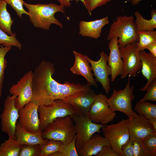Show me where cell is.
Here are the masks:
<instances>
[{
	"label": "cell",
	"instance_id": "74e56055",
	"mask_svg": "<svg viewBox=\"0 0 156 156\" xmlns=\"http://www.w3.org/2000/svg\"><path fill=\"white\" fill-rule=\"evenodd\" d=\"M120 156H134L133 141L130 139L122 146Z\"/></svg>",
	"mask_w": 156,
	"mask_h": 156
},
{
	"label": "cell",
	"instance_id": "4fadbf2b",
	"mask_svg": "<svg viewBox=\"0 0 156 156\" xmlns=\"http://www.w3.org/2000/svg\"><path fill=\"white\" fill-rule=\"evenodd\" d=\"M99 54L100 58L97 61L92 60L86 55L85 56L91 65L96 81L100 83L105 93L108 94L111 88L109 76L111 75V68L107 64L108 55L104 51Z\"/></svg>",
	"mask_w": 156,
	"mask_h": 156
},
{
	"label": "cell",
	"instance_id": "cb8c5ba5",
	"mask_svg": "<svg viewBox=\"0 0 156 156\" xmlns=\"http://www.w3.org/2000/svg\"><path fill=\"white\" fill-rule=\"evenodd\" d=\"M7 3L5 0H0V29L9 35L13 33L11 26L14 23L10 14L7 9Z\"/></svg>",
	"mask_w": 156,
	"mask_h": 156
},
{
	"label": "cell",
	"instance_id": "83f0119b",
	"mask_svg": "<svg viewBox=\"0 0 156 156\" xmlns=\"http://www.w3.org/2000/svg\"><path fill=\"white\" fill-rule=\"evenodd\" d=\"M77 135L76 134L72 141L67 144L62 143L58 150L50 156H78L76 146Z\"/></svg>",
	"mask_w": 156,
	"mask_h": 156
},
{
	"label": "cell",
	"instance_id": "44dd1931",
	"mask_svg": "<svg viewBox=\"0 0 156 156\" xmlns=\"http://www.w3.org/2000/svg\"><path fill=\"white\" fill-rule=\"evenodd\" d=\"M105 145H110L106 138L93 134L81 147L78 153L79 156H95Z\"/></svg>",
	"mask_w": 156,
	"mask_h": 156
},
{
	"label": "cell",
	"instance_id": "836d02e7",
	"mask_svg": "<svg viewBox=\"0 0 156 156\" xmlns=\"http://www.w3.org/2000/svg\"><path fill=\"white\" fill-rule=\"evenodd\" d=\"M7 4H9L11 8L16 13L17 15L20 18H22L23 14L29 16L28 12L24 9L23 0H5Z\"/></svg>",
	"mask_w": 156,
	"mask_h": 156
},
{
	"label": "cell",
	"instance_id": "3957f363",
	"mask_svg": "<svg viewBox=\"0 0 156 156\" xmlns=\"http://www.w3.org/2000/svg\"><path fill=\"white\" fill-rule=\"evenodd\" d=\"M116 37L118 38L119 48L138 41L139 36L133 16L116 17V20L110 26L107 39L110 40Z\"/></svg>",
	"mask_w": 156,
	"mask_h": 156
},
{
	"label": "cell",
	"instance_id": "e575fe53",
	"mask_svg": "<svg viewBox=\"0 0 156 156\" xmlns=\"http://www.w3.org/2000/svg\"><path fill=\"white\" fill-rule=\"evenodd\" d=\"M112 0H84L83 3L88 13L91 15L92 12L98 7L102 6Z\"/></svg>",
	"mask_w": 156,
	"mask_h": 156
},
{
	"label": "cell",
	"instance_id": "7bdbcfd3",
	"mask_svg": "<svg viewBox=\"0 0 156 156\" xmlns=\"http://www.w3.org/2000/svg\"><path fill=\"white\" fill-rule=\"evenodd\" d=\"M143 0H131L130 1L132 5H136Z\"/></svg>",
	"mask_w": 156,
	"mask_h": 156
},
{
	"label": "cell",
	"instance_id": "9c48e42d",
	"mask_svg": "<svg viewBox=\"0 0 156 156\" xmlns=\"http://www.w3.org/2000/svg\"><path fill=\"white\" fill-rule=\"evenodd\" d=\"M121 57L123 62V68L121 78L127 76L135 77L141 68V62L138 50L135 42L120 48Z\"/></svg>",
	"mask_w": 156,
	"mask_h": 156
},
{
	"label": "cell",
	"instance_id": "7c38bea8",
	"mask_svg": "<svg viewBox=\"0 0 156 156\" xmlns=\"http://www.w3.org/2000/svg\"><path fill=\"white\" fill-rule=\"evenodd\" d=\"M16 96H8L5 100L3 111L0 117L1 130L9 137L15 138V133L19 118V109L15 106L14 102Z\"/></svg>",
	"mask_w": 156,
	"mask_h": 156
},
{
	"label": "cell",
	"instance_id": "4316f807",
	"mask_svg": "<svg viewBox=\"0 0 156 156\" xmlns=\"http://www.w3.org/2000/svg\"><path fill=\"white\" fill-rule=\"evenodd\" d=\"M139 40L136 42L137 46L139 51L145 50L146 47L152 43L156 42V31L151 30L138 32Z\"/></svg>",
	"mask_w": 156,
	"mask_h": 156
},
{
	"label": "cell",
	"instance_id": "4dcf8cb0",
	"mask_svg": "<svg viewBox=\"0 0 156 156\" xmlns=\"http://www.w3.org/2000/svg\"><path fill=\"white\" fill-rule=\"evenodd\" d=\"M0 44L5 47H15L19 50L21 49L22 45L16 39L15 33L12 36L8 35L0 29Z\"/></svg>",
	"mask_w": 156,
	"mask_h": 156
},
{
	"label": "cell",
	"instance_id": "b9f144b4",
	"mask_svg": "<svg viewBox=\"0 0 156 156\" xmlns=\"http://www.w3.org/2000/svg\"><path fill=\"white\" fill-rule=\"evenodd\" d=\"M148 120L150 123L156 130V118H152Z\"/></svg>",
	"mask_w": 156,
	"mask_h": 156
},
{
	"label": "cell",
	"instance_id": "603a6c76",
	"mask_svg": "<svg viewBox=\"0 0 156 156\" xmlns=\"http://www.w3.org/2000/svg\"><path fill=\"white\" fill-rule=\"evenodd\" d=\"M151 18L148 20L144 18L138 10L134 13L135 19L134 21L137 31L153 30L156 28V10L152 9L151 11Z\"/></svg>",
	"mask_w": 156,
	"mask_h": 156
},
{
	"label": "cell",
	"instance_id": "ba28073f",
	"mask_svg": "<svg viewBox=\"0 0 156 156\" xmlns=\"http://www.w3.org/2000/svg\"><path fill=\"white\" fill-rule=\"evenodd\" d=\"M71 117L75 125L77 135L76 146L78 153L84 143L95 133H100L101 129L106 125L95 123L86 115L79 116L75 114Z\"/></svg>",
	"mask_w": 156,
	"mask_h": 156
},
{
	"label": "cell",
	"instance_id": "f35d334b",
	"mask_svg": "<svg viewBox=\"0 0 156 156\" xmlns=\"http://www.w3.org/2000/svg\"><path fill=\"white\" fill-rule=\"evenodd\" d=\"M95 156H119L110 145L104 146Z\"/></svg>",
	"mask_w": 156,
	"mask_h": 156
},
{
	"label": "cell",
	"instance_id": "ffe728a7",
	"mask_svg": "<svg viewBox=\"0 0 156 156\" xmlns=\"http://www.w3.org/2000/svg\"><path fill=\"white\" fill-rule=\"evenodd\" d=\"M109 22L107 16L91 21H81L79 34L83 37L98 39L101 36L103 27Z\"/></svg>",
	"mask_w": 156,
	"mask_h": 156
},
{
	"label": "cell",
	"instance_id": "9a60e30c",
	"mask_svg": "<svg viewBox=\"0 0 156 156\" xmlns=\"http://www.w3.org/2000/svg\"><path fill=\"white\" fill-rule=\"evenodd\" d=\"M129 119V139L132 140H142L148 135L156 133V130L144 116L138 115Z\"/></svg>",
	"mask_w": 156,
	"mask_h": 156
},
{
	"label": "cell",
	"instance_id": "5b68a950",
	"mask_svg": "<svg viewBox=\"0 0 156 156\" xmlns=\"http://www.w3.org/2000/svg\"><path fill=\"white\" fill-rule=\"evenodd\" d=\"M38 111L42 132L47 126L56 119L76 114L72 106L61 99L55 100L48 105H39Z\"/></svg>",
	"mask_w": 156,
	"mask_h": 156
},
{
	"label": "cell",
	"instance_id": "60d3db41",
	"mask_svg": "<svg viewBox=\"0 0 156 156\" xmlns=\"http://www.w3.org/2000/svg\"><path fill=\"white\" fill-rule=\"evenodd\" d=\"M60 3V5L64 7H69L71 6V3L70 2L73 0H57ZM76 1H80L83 3H84V0H75Z\"/></svg>",
	"mask_w": 156,
	"mask_h": 156
},
{
	"label": "cell",
	"instance_id": "f546056e",
	"mask_svg": "<svg viewBox=\"0 0 156 156\" xmlns=\"http://www.w3.org/2000/svg\"><path fill=\"white\" fill-rule=\"evenodd\" d=\"M11 49V47H5L2 45L0 46V97L2 96L4 72L7 66V61L5 56Z\"/></svg>",
	"mask_w": 156,
	"mask_h": 156
},
{
	"label": "cell",
	"instance_id": "6da1fadb",
	"mask_svg": "<svg viewBox=\"0 0 156 156\" xmlns=\"http://www.w3.org/2000/svg\"><path fill=\"white\" fill-rule=\"evenodd\" d=\"M55 70L53 63L44 60L36 68L33 73V103L38 105H48L55 100H64L72 95L68 81L61 84L53 78Z\"/></svg>",
	"mask_w": 156,
	"mask_h": 156
},
{
	"label": "cell",
	"instance_id": "f1b7e54d",
	"mask_svg": "<svg viewBox=\"0 0 156 156\" xmlns=\"http://www.w3.org/2000/svg\"><path fill=\"white\" fill-rule=\"evenodd\" d=\"M47 142L40 145L41 151L40 156H50L59 149L62 142L53 139L47 140Z\"/></svg>",
	"mask_w": 156,
	"mask_h": 156
},
{
	"label": "cell",
	"instance_id": "d4e9b609",
	"mask_svg": "<svg viewBox=\"0 0 156 156\" xmlns=\"http://www.w3.org/2000/svg\"><path fill=\"white\" fill-rule=\"evenodd\" d=\"M21 147L16 138L9 137L0 146V156H19Z\"/></svg>",
	"mask_w": 156,
	"mask_h": 156
},
{
	"label": "cell",
	"instance_id": "7402d4cb",
	"mask_svg": "<svg viewBox=\"0 0 156 156\" xmlns=\"http://www.w3.org/2000/svg\"><path fill=\"white\" fill-rule=\"evenodd\" d=\"M16 139L21 145L42 144L46 143L47 140L44 139L40 131L36 133L29 132L17 122L15 133Z\"/></svg>",
	"mask_w": 156,
	"mask_h": 156
},
{
	"label": "cell",
	"instance_id": "ab89813d",
	"mask_svg": "<svg viewBox=\"0 0 156 156\" xmlns=\"http://www.w3.org/2000/svg\"><path fill=\"white\" fill-rule=\"evenodd\" d=\"M145 49H148L151 54L156 57V42L152 43L147 46Z\"/></svg>",
	"mask_w": 156,
	"mask_h": 156
},
{
	"label": "cell",
	"instance_id": "d6986e66",
	"mask_svg": "<svg viewBox=\"0 0 156 156\" xmlns=\"http://www.w3.org/2000/svg\"><path fill=\"white\" fill-rule=\"evenodd\" d=\"M139 55L141 62V71L147 80L145 85L140 89L142 92L146 91L152 81L156 79V57L144 50L139 51Z\"/></svg>",
	"mask_w": 156,
	"mask_h": 156
},
{
	"label": "cell",
	"instance_id": "5bb4252c",
	"mask_svg": "<svg viewBox=\"0 0 156 156\" xmlns=\"http://www.w3.org/2000/svg\"><path fill=\"white\" fill-rule=\"evenodd\" d=\"M39 105L30 101L19 110L18 123L27 131L36 133L40 130L38 111Z\"/></svg>",
	"mask_w": 156,
	"mask_h": 156
},
{
	"label": "cell",
	"instance_id": "484cf974",
	"mask_svg": "<svg viewBox=\"0 0 156 156\" xmlns=\"http://www.w3.org/2000/svg\"><path fill=\"white\" fill-rule=\"evenodd\" d=\"M134 110L138 115L144 116L148 119L156 118V104L148 101L137 102L135 106Z\"/></svg>",
	"mask_w": 156,
	"mask_h": 156
},
{
	"label": "cell",
	"instance_id": "d590c367",
	"mask_svg": "<svg viewBox=\"0 0 156 156\" xmlns=\"http://www.w3.org/2000/svg\"><path fill=\"white\" fill-rule=\"evenodd\" d=\"M133 141L134 148V156H151L145 148L142 140Z\"/></svg>",
	"mask_w": 156,
	"mask_h": 156
},
{
	"label": "cell",
	"instance_id": "8fae6325",
	"mask_svg": "<svg viewBox=\"0 0 156 156\" xmlns=\"http://www.w3.org/2000/svg\"><path fill=\"white\" fill-rule=\"evenodd\" d=\"M107 96L100 93L91 106L87 116L93 122L102 125H106L112 121L116 117L115 112L112 110L107 103Z\"/></svg>",
	"mask_w": 156,
	"mask_h": 156
},
{
	"label": "cell",
	"instance_id": "8d00e7d4",
	"mask_svg": "<svg viewBox=\"0 0 156 156\" xmlns=\"http://www.w3.org/2000/svg\"><path fill=\"white\" fill-rule=\"evenodd\" d=\"M146 92L140 101H156V79L151 83L147 89Z\"/></svg>",
	"mask_w": 156,
	"mask_h": 156
},
{
	"label": "cell",
	"instance_id": "e0dca14e",
	"mask_svg": "<svg viewBox=\"0 0 156 156\" xmlns=\"http://www.w3.org/2000/svg\"><path fill=\"white\" fill-rule=\"evenodd\" d=\"M118 37H114L109 41L108 49L110 53L108 56V65L111 69V81H114L119 75H121L123 68V62L121 57L118 42Z\"/></svg>",
	"mask_w": 156,
	"mask_h": 156
},
{
	"label": "cell",
	"instance_id": "ac0fdd59",
	"mask_svg": "<svg viewBox=\"0 0 156 156\" xmlns=\"http://www.w3.org/2000/svg\"><path fill=\"white\" fill-rule=\"evenodd\" d=\"M73 53L74 55L75 61L70 70L73 74L83 77L86 80L87 85L97 87L96 82L93 77L91 66L86 58V55L76 51H73Z\"/></svg>",
	"mask_w": 156,
	"mask_h": 156
},
{
	"label": "cell",
	"instance_id": "1f68e13d",
	"mask_svg": "<svg viewBox=\"0 0 156 156\" xmlns=\"http://www.w3.org/2000/svg\"><path fill=\"white\" fill-rule=\"evenodd\" d=\"M41 151L39 144H23L19 156H40Z\"/></svg>",
	"mask_w": 156,
	"mask_h": 156
},
{
	"label": "cell",
	"instance_id": "52a82bcc",
	"mask_svg": "<svg viewBox=\"0 0 156 156\" xmlns=\"http://www.w3.org/2000/svg\"><path fill=\"white\" fill-rule=\"evenodd\" d=\"M129 118L122 119L116 124L107 125L102 128L104 136L119 156L121 154L122 146L130 138L128 130Z\"/></svg>",
	"mask_w": 156,
	"mask_h": 156
},
{
	"label": "cell",
	"instance_id": "d6a6232c",
	"mask_svg": "<svg viewBox=\"0 0 156 156\" xmlns=\"http://www.w3.org/2000/svg\"><path fill=\"white\" fill-rule=\"evenodd\" d=\"M144 144L151 156L156 155V133L148 135L142 139Z\"/></svg>",
	"mask_w": 156,
	"mask_h": 156
},
{
	"label": "cell",
	"instance_id": "7a4b0ae2",
	"mask_svg": "<svg viewBox=\"0 0 156 156\" xmlns=\"http://www.w3.org/2000/svg\"><path fill=\"white\" fill-rule=\"evenodd\" d=\"M23 5L28 10L30 20L35 27L48 30L51 24H53L63 28L62 24L54 15L57 12L64 14L63 6L52 3L32 4L24 2Z\"/></svg>",
	"mask_w": 156,
	"mask_h": 156
},
{
	"label": "cell",
	"instance_id": "277c9868",
	"mask_svg": "<svg viewBox=\"0 0 156 156\" xmlns=\"http://www.w3.org/2000/svg\"><path fill=\"white\" fill-rule=\"evenodd\" d=\"M76 134L74 123L69 116L56 119L42 132L44 139L59 140L64 144L71 142Z\"/></svg>",
	"mask_w": 156,
	"mask_h": 156
},
{
	"label": "cell",
	"instance_id": "30bf717a",
	"mask_svg": "<svg viewBox=\"0 0 156 156\" xmlns=\"http://www.w3.org/2000/svg\"><path fill=\"white\" fill-rule=\"evenodd\" d=\"M33 72L26 73L16 84L12 85L9 90L10 94L16 96L14 105L19 110L32 101L33 92Z\"/></svg>",
	"mask_w": 156,
	"mask_h": 156
},
{
	"label": "cell",
	"instance_id": "2e32d148",
	"mask_svg": "<svg viewBox=\"0 0 156 156\" xmlns=\"http://www.w3.org/2000/svg\"><path fill=\"white\" fill-rule=\"evenodd\" d=\"M91 89L63 100L70 104L75 113L79 116L86 115L97 96Z\"/></svg>",
	"mask_w": 156,
	"mask_h": 156
},
{
	"label": "cell",
	"instance_id": "8992f818",
	"mask_svg": "<svg viewBox=\"0 0 156 156\" xmlns=\"http://www.w3.org/2000/svg\"><path fill=\"white\" fill-rule=\"evenodd\" d=\"M130 78L125 88L122 90H114L110 97L107 101L111 109L118 111L125 114L129 119L136 117L138 114L134 112L132 107V102L135 96L133 94L134 87L130 86Z\"/></svg>",
	"mask_w": 156,
	"mask_h": 156
}]
</instances>
